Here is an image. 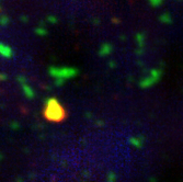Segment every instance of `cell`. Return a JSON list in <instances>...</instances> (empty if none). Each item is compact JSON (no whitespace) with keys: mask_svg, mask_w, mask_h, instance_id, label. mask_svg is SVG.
Masks as SVG:
<instances>
[{"mask_svg":"<svg viewBox=\"0 0 183 182\" xmlns=\"http://www.w3.org/2000/svg\"><path fill=\"white\" fill-rule=\"evenodd\" d=\"M131 143L133 144V145L135 146V147H141V140H139V138H132L131 140Z\"/></svg>","mask_w":183,"mask_h":182,"instance_id":"2","label":"cell"},{"mask_svg":"<svg viewBox=\"0 0 183 182\" xmlns=\"http://www.w3.org/2000/svg\"><path fill=\"white\" fill-rule=\"evenodd\" d=\"M116 180V176H115V173L113 171H110L109 172V176H108V182H115Z\"/></svg>","mask_w":183,"mask_h":182,"instance_id":"1","label":"cell"}]
</instances>
